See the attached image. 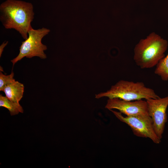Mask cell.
Here are the masks:
<instances>
[{"label":"cell","instance_id":"4","mask_svg":"<svg viewBox=\"0 0 168 168\" xmlns=\"http://www.w3.org/2000/svg\"><path fill=\"white\" fill-rule=\"evenodd\" d=\"M50 31L49 29L44 27L35 30L32 27L28 31L27 38L22 42L19 54L11 60L13 66L25 57L31 58L36 56L42 59L46 58L47 56L44 51L47 48L46 45L42 44V40Z\"/></svg>","mask_w":168,"mask_h":168},{"label":"cell","instance_id":"7","mask_svg":"<svg viewBox=\"0 0 168 168\" xmlns=\"http://www.w3.org/2000/svg\"><path fill=\"white\" fill-rule=\"evenodd\" d=\"M109 110L117 109L128 116L148 114L146 100H125L117 98L109 99L105 107Z\"/></svg>","mask_w":168,"mask_h":168},{"label":"cell","instance_id":"10","mask_svg":"<svg viewBox=\"0 0 168 168\" xmlns=\"http://www.w3.org/2000/svg\"><path fill=\"white\" fill-rule=\"evenodd\" d=\"M154 73L163 81L168 80V53L156 66Z\"/></svg>","mask_w":168,"mask_h":168},{"label":"cell","instance_id":"12","mask_svg":"<svg viewBox=\"0 0 168 168\" xmlns=\"http://www.w3.org/2000/svg\"><path fill=\"white\" fill-rule=\"evenodd\" d=\"M8 41L3 42L0 46V57H1L5 47L7 45Z\"/></svg>","mask_w":168,"mask_h":168},{"label":"cell","instance_id":"3","mask_svg":"<svg viewBox=\"0 0 168 168\" xmlns=\"http://www.w3.org/2000/svg\"><path fill=\"white\" fill-rule=\"evenodd\" d=\"M104 97L128 101L160 97L153 90L147 87L142 82L124 80L119 81L109 90L96 94L95 96L97 99Z\"/></svg>","mask_w":168,"mask_h":168},{"label":"cell","instance_id":"5","mask_svg":"<svg viewBox=\"0 0 168 168\" xmlns=\"http://www.w3.org/2000/svg\"><path fill=\"white\" fill-rule=\"evenodd\" d=\"M110 110L119 120L129 126L134 135L138 137L148 138L156 144L160 143L161 140L154 131L152 119L149 114L124 117L120 112L113 110Z\"/></svg>","mask_w":168,"mask_h":168},{"label":"cell","instance_id":"6","mask_svg":"<svg viewBox=\"0 0 168 168\" xmlns=\"http://www.w3.org/2000/svg\"><path fill=\"white\" fill-rule=\"evenodd\" d=\"M148 114L151 117L154 131L161 140L167 122L166 113L168 106V96L163 98L146 100Z\"/></svg>","mask_w":168,"mask_h":168},{"label":"cell","instance_id":"8","mask_svg":"<svg viewBox=\"0 0 168 168\" xmlns=\"http://www.w3.org/2000/svg\"><path fill=\"white\" fill-rule=\"evenodd\" d=\"M24 90V85L15 79L4 87L3 91L10 100L19 102L23 96Z\"/></svg>","mask_w":168,"mask_h":168},{"label":"cell","instance_id":"11","mask_svg":"<svg viewBox=\"0 0 168 168\" xmlns=\"http://www.w3.org/2000/svg\"><path fill=\"white\" fill-rule=\"evenodd\" d=\"M0 72V91H3L4 87L12 82L15 79L13 78L14 73L12 71L9 75H6Z\"/></svg>","mask_w":168,"mask_h":168},{"label":"cell","instance_id":"1","mask_svg":"<svg viewBox=\"0 0 168 168\" xmlns=\"http://www.w3.org/2000/svg\"><path fill=\"white\" fill-rule=\"evenodd\" d=\"M0 20L6 29H13L26 40L32 27L34 18L33 7L31 3L17 0H7L0 5Z\"/></svg>","mask_w":168,"mask_h":168},{"label":"cell","instance_id":"9","mask_svg":"<svg viewBox=\"0 0 168 168\" xmlns=\"http://www.w3.org/2000/svg\"><path fill=\"white\" fill-rule=\"evenodd\" d=\"M0 106L7 109L11 115L17 114L24 112L22 107L19 102H14L10 100L6 96L0 95Z\"/></svg>","mask_w":168,"mask_h":168},{"label":"cell","instance_id":"2","mask_svg":"<svg viewBox=\"0 0 168 168\" xmlns=\"http://www.w3.org/2000/svg\"><path fill=\"white\" fill-rule=\"evenodd\" d=\"M168 47V41L152 32L135 46L133 60L141 69L152 68L165 56Z\"/></svg>","mask_w":168,"mask_h":168}]
</instances>
